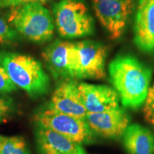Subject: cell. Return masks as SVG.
<instances>
[{"instance_id": "1", "label": "cell", "mask_w": 154, "mask_h": 154, "mask_svg": "<svg viewBox=\"0 0 154 154\" xmlns=\"http://www.w3.org/2000/svg\"><path fill=\"white\" fill-rule=\"evenodd\" d=\"M110 82L125 108L136 109L143 104L150 88L151 70L130 55H119L109 66Z\"/></svg>"}, {"instance_id": "2", "label": "cell", "mask_w": 154, "mask_h": 154, "mask_svg": "<svg viewBox=\"0 0 154 154\" xmlns=\"http://www.w3.org/2000/svg\"><path fill=\"white\" fill-rule=\"evenodd\" d=\"M0 65L11 82L32 98L49 91L50 79L40 61L29 55L0 51Z\"/></svg>"}, {"instance_id": "3", "label": "cell", "mask_w": 154, "mask_h": 154, "mask_svg": "<svg viewBox=\"0 0 154 154\" xmlns=\"http://www.w3.org/2000/svg\"><path fill=\"white\" fill-rule=\"evenodd\" d=\"M9 9L7 21L17 33L35 43H44L52 38L54 20L43 4L29 3Z\"/></svg>"}, {"instance_id": "4", "label": "cell", "mask_w": 154, "mask_h": 154, "mask_svg": "<svg viewBox=\"0 0 154 154\" xmlns=\"http://www.w3.org/2000/svg\"><path fill=\"white\" fill-rule=\"evenodd\" d=\"M52 12L61 37L82 38L94 34V19L85 0H59L54 4Z\"/></svg>"}, {"instance_id": "5", "label": "cell", "mask_w": 154, "mask_h": 154, "mask_svg": "<svg viewBox=\"0 0 154 154\" xmlns=\"http://www.w3.org/2000/svg\"><path fill=\"white\" fill-rule=\"evenodd\" d=\"M36 125L49 128L79 144L92 140L93 133L85 119L59 112L49 105L38 109L34 116Z\"/></svg>"}, {"instance_id": "6", "label": "cell", "mask_w": 154, "mask_h": 154, "mask_svg": "<svg viewBox=\"0 0 154 154\" xmlns=\"http://www.w3.org/2000/svg\"><path fill=\"white\" fill-rule=\"evenodd\" d=\"M98 20L112 40L126 31L135 7L134 0H109L92 4Z\"/></svg>"}, {"instance_id": "7", "label": "cell", "mask_w": 154, "mask_h": 154, "mask_svg": "<svg viewBox=\"0 0 154 154\" xmlns=\"http://www.w3.org/2000/svg\"><path fill=\"white\" fill-rule=\"evenodd\" d=\"M42 57L55 79H77L75 43L55 40L45 48Z\"/></svg>"}, {"instance_id": "8", "label": "cell", "mask_w": 154, "mask_h": 154, "mask_svg": "<svg viewBox=\"0 0 154 154\" xmlns=\"http://www.w3.org/2000/svg\"><path fill=\"white\" fill-rule=\"evenodd\" d=\"M77 79H102L106 76L107 48L100 42L84 40L75 43Z\"/></svg>"}, {"instance_id": "9", "label": "cell", "mask_w": 154, "mask_h": 154, "mask_svg": "<svg viewBox=\"0 0 154 154\" xmlns=\"http://www.w3.org/2000/svg\"><path fill=\"white\" fill-rule=\"evenodd\" d=\"M85 121L93 134L106 138L122 136L129 126L130 118L121 108L101 113H87Z\"/></svg>"}, {"instance_id": "10", "label": "cell", "mask_w": 154, "mask_h": 154, "mask_svg": "<svg viewBox=\"0 0 154 154\" xmlns=\"http://www.w3.org/2000/svg\"><path fill=\"white\" fill-rule=\"evenodd\" d=\"M78 84L74 79L61 80L48 105L59 112L85 119L87 111L81 98Z\"/></svg>"}, {"instance_id": "11", "label": "cell", "mask_w": 154, "mask_h": 154, "mask_svg": "<svg viewBox=\"0 0 154 154\" xmlns=\"http://www.w3.org/2000/svg\"><path fill=\"white\" fill-rule=\"evenodd\" d=\"M78 87L87 113L105 112L120 108V99L114 88L88 83H79Z\"/></svg>"}, {"instance_id": "12", "label": "cell", "mask_w": 154, "mask_h": 154, "mask_svg": "<svg viewBox=\"0 0 154 154\" xmlns=\"http://www.w3.org/2000/svg\"><path fill=\"white\" fill-rule=\"evenodd\" d=\"M134 41L143 52H154V0H138L134 22Z\"/></svg>"}, {"instance_id": "13", "label": "cell", "mask_w": 154, "mask_h": 154, "mask_svg": "<svg viewBox=\"0 0 154 154\" xmlns=\"http://www.w3.org/2000/svg\"><path fill=\"white\" fill-rule=\"evenodd\" d=\"M35 136L40 154H85L81 144L49 128L36 125Z\"/></svg>"}, {"instance_id": "14", "label": "cell", "mask_w": 154, "mask_h": 154, "mask_svg": "<svg viewBox=\"0 0 154 154\" xmlns=\"http://www.w3.org/2000/svg\"><path fill=\"white\" fill-rule=\"evenodd\" d=\"M122 136L128 154H154V134L146 127L129 125Z\"/></svg>"}, {"instance_id": "15", "label": "cell", "mask_w": 154, "mask_h": 154, "mask_svg": "<svg viewBox=\"0 0 154 154\" xmlns=\"http://www.w3.org/2000/svg\"><path fill=\"white\" fill-rule=\"evenodd\" d=\"M0 154H30V152L22 137L0 135Z\"/></svg>"}, {"instance_id": "16", "label": "cell", "mask_w": 154, "mask_h": 154, "mask_svg": "<svg viewBox=\"0 0 154 154\" xmlns=\"http://www.w3.org/2000/svg\"><path fill=\"white\" fill-rule=\"evenodd\" d=\"M18 39V33L6 19L0 15V44H11Z\"/></svg>"}, {"instance_id": "17", "label": "cell", "mask_w": 154, "mask_h": 154, "mask_svg": "<svg viewBox=\"0 0 154 154\" xmlns=\"http://www.w3.org/2000/svg\"><path fill=\"white\" fill-rule=\"evenodd\" d=\"M143 111L146 121L154 126V84L150 86L143 103Z\"/></svg>"}, {"instance_id": "18", "label": "cell", "mask_w": 154, "mask_h": 154, "mask_svg": "<svg viewBox=\"0 0 154 154\" xmlns=\"http://www.w3.org/2000/svg\"><path fill=\"white\" fill-rule=\"evenodd\" d=\"M17 87L11 82L5 69L0 65V94H7L16 91Z\"/></svg>"}, {"instance_id": "19", "label": "cell", "mask_w": 154, "mask_h": 154, "mask_svg": "<svg viewBox=\"0 0 154 154\" xmlns=\"http://www.w3.org/2000/svg\"><path fill=\"white\" fill-rule=\"evenodd\" d=\"M13 109L12 101L9 98L0 96V122L8 118L12 113Z\"/></svg>"}, {"instance_id": "20", "label": "cell", "mask_w": 154, "mask_h": 154, "mask_svg": "<svg viewBox=\"0 0 154 154\" xmlns=\"http://www.w3.org/2000/svg\"><path fill=\"white\" fill-rule=\"evenodd\" d=\"M50 1L51 0H0V9L12 8L17 6L34 2H38L44 5Z\"/></svg>"}, {"instance_id": "21", "label": "cell", "mask_w": 154, "mask_h": 154, "mask_svg": "<svg viewBox=\"0 0 154 154\" xmlns=\"http://www.w3.org/2000/svg\"><path fill=\"white\" fill-rule=\"evenodd\" d=\"M92 4L94 3H99V2H104V1H109V0H91Z\"/></svg>"}, {"instance_id": "22", "label": "cell", "mask_w": 154, "mask_h": 154, "mask_svg": "<svg viewBox=\"0 0 154 154\" xmlns=\"http://www.w3.org/2000/svg\"><path fill=\"white\" fill-rule=\"evenodd\" d=\"M85 154H86V153H85Z\"/></svg>"}]
</instances>
